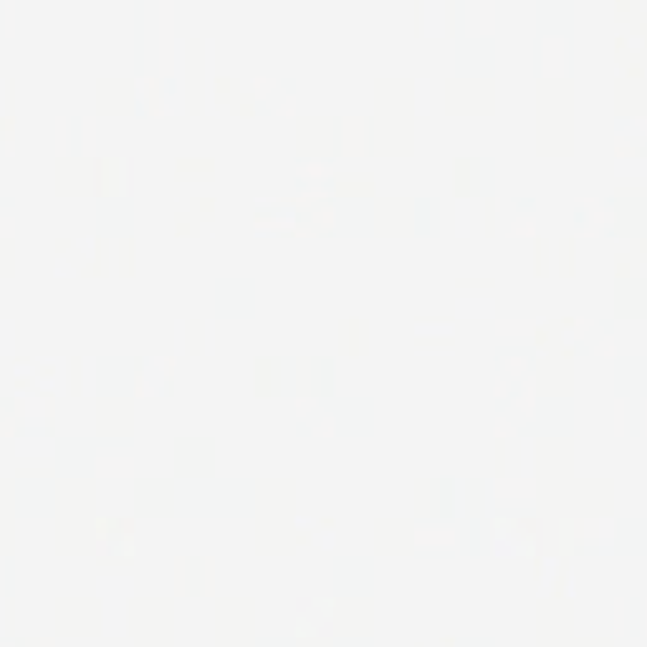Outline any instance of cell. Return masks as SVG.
Wrapping results in <instances>:
<instances>
[{
	"instance_id": "obj_1",
	"label": "cell",
	"mask_w": 647,
	"mask_h": 647,
	"mask_svg": "<svg viewBox=\"0 0 647 647\" xmlns=\"http://www.w3.org/2000/svg\"><path fill=\"white\" fill-rule=\"evenodd\" d=\"M516 521L513 518H506V516H496L493 518V536L498 539V541H503V539H508L513 531H516Z\"/></svg>"
},
{
	"instance_id": "obj_2",
	"label": "cell",
	"mask_w": 647,
	"mask_h": 647,
	"mask_svg": "<svg viewBox=\"0 0 647 647\" xmlns=\"http://www.w3.org/2000/svg\"><path fill=\"white\" fill-rule=\"evenodd\" d=\"M516 554H521V556H536V541H534L531 536L521 539V541L516 544Z\"/></svg>"
},
{
	"instance_id": "obj_3",
	"label": "cell",
	"mask_w": 647,
	"mask_h": 647,
	"mask_svg": "<svg viewBox=\"0 0 647 647\" xmlns=\"http://www.w3.org/2000/svg\"><path fill=\"white\" fill-rule=\"evenodd\" d=\"M316 602H321V604H324V607H321L324 617H331V615H334V604H336L334 599H316Z\"/></svg>"
},
{
	"instance_id": "obj_4",
	"label": "cell",
	"mask_w": 647,
	"mask_h": 647,
	"mask_svg": "<svg viewBox=\"0 0 647 647\" xmlns=\"http://www.w3.org/2000/svg\"><path fill=\"white\" fill-rule=\"evenodd\" d=\"M296 632H299V635H314V630H311V625H309V622H306V620H304V617H301V620H299V630H296Z\"/></svg>"
}]
</instances>
